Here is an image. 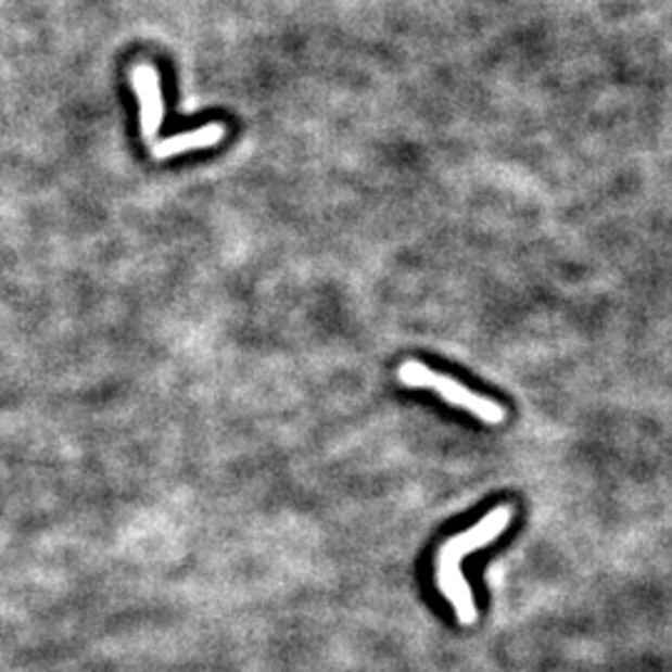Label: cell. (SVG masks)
I'll list each match as a JSON object with an SVG mask.
<instances>
[{"label":"cell","mask_w":672,"mask_h":672,"mask_svg":"<svg viewBox=\"0 0 672 672\" xmlns=\"http://www.w3.org/2000/svg\"><path fill=\"white\" fill-rule=\"evenodd\" d=\"M135 90L140 98V127L142 135L152 140L163 125L165 105H163V88H160V75L152 65L140 63L132 73Z\"/></svg>","instance_id":"3"},{"label":"cell","mask_w":672,"mask_h":672,"mask_svg":"<svg viewBox=\"0 0 672 672\" xmlns=\"http://www.w3.org/2000/svg\"><path fill=\"white\" fill-rule=\"evenodd\" d=\"M223 140H225V127L219 123H212V125H202L200 130L182 132V135H175V138L157 142L155 148H152V155H155L157 160H167V157L182 155V152H190V150L215 148V144H219Z\"/></svg>","instance_id":"4"},{"label":"cell","mask_w":672,"mask_h":672,"mask_svg":"<svg viewBox=\"0 0 672 672\" xmlns=\"http://www.w3.org/2000/svg\"><path fill=\"white\" fill-rule=\"evenodd\" d=\"M396 379L408 389L433 391V394H439L444 402L464 408V411H469L479 421L489 423V427H498V423L506 421V408L498 402H493V398L489 396L476 394V391L461 384V381H456L454 377H446V373L433 371L431 367H427V364H421V362H414V359L404 362L402 367L396 369Z\"/></svg>","instance_id":"2"},{"label":"cell","mask_w":672,"mask_h":672,"mask_svg":"<svg viewBox=\"0 0 672 672\" xmlns=\"http://www.w3.org/2000/svg\"><path fill=\"white\" fill-rule=\"evenodd\" d=\"M510 521H513V506H498L491 513L481 518L473 529L464 531L448 538L444 546L439 548L436 556V583L444 598L454 606L456 618L464 625H473L479 620V608H476L471 585L461 573V563L466 556L491 546L500 535L508 531Z\"/></svg>","instance_id":"1"}]
</instances>
